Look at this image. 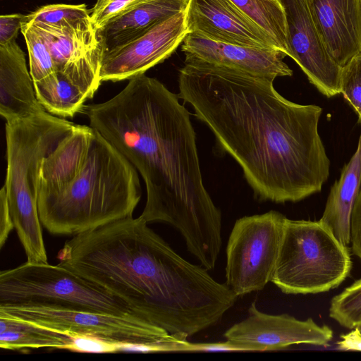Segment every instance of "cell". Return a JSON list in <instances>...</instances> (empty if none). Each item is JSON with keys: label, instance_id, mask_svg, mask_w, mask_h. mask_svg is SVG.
<instances>
[{"label": "cell", "instance_id": "6da1fadb", "mask_svg": "<svg viewBox=\"0 0 361 361\" xmlns=\"http://www.w3.org/2000/svg\"><path fill=\"white\" fill-rule=\"evenodd\" d=\"M178 82L179 99L240 165L257 199L296 202L322 190L330 161L320 106L286 99L272 80L191 57Z\"/></svg>", "mask_w": 361, "mask_h": 361}, {"label": "cell", "instance_id": "7a4b0ae2", "mask_svg": "<svg viewBox=\"0 0 361 361\" xmlns=\"http://www.w3.org/2000/svg\"><path fill=\"white\" fill-rule=\"evenodd\" d=\"M82 111L140 173L147 200L140 216L176 228L188 250L213 269L222 245L221 212L204 185L195 132L178 96L142 74Z\"/></svg>", "mask_w": 361, "mask_h": 361}, {"label": "cell", "instance_id": "3957f363", "mask_svg": "<svg viewBox=\"0 0 361 361\" xmlns=\"http://www.w3.org/2000/svg\"><path fill=\"white\" fill-rule=\"evenodd\" d=\"M147 224L130 216L75 235L59 251V264L136 315L188 339L222 318L233 292L180 257Z\"/></svg>", "mask_w": 361, "mask_h": 361}, {"label": "cell", "instance_id": "277c9868", "mask_svg": "<svg viewBox=\"0 0 361 361\" xmlns=\"http://www.w3.org/2000/svg\"><path fill=\"white\" fill-rule=\"evenodd\" d=\"M141 196L137 171L91 126L75 124L39 170V219L53 235H75L133 216Z\"/></svg>", "mask_w": 361, "mask_h": 361}, {"label": "cell", "instance_id": "5b68a950", "mask_svg": "<svg viewBox=\"0 0 361 361\" xmlns=\"http://www.w3.org/2000/svg\"><path fill=\"white\" fill-rule=\"evenodd\" d=\"M75 125L46 110L6 122L7 168L3 186L14 228L30 259L47 252L37 201L39 170Z\"/></svg>", "mask_w": 361, "mask_h": 361}, {"label": "cell", "instance_id": "8992f818", "mask_svg": "<svg viewBox=\"0 0 361 361\" xmlns=\"http://www.w3.org/2000/svg\"><path fill=\"white\" fill-rule=\"evenodd\" d=\"M352 261L341 243L319 220L286 218L271 281L286 294H315L338 286Z\"/></svg>", "mask_w": 361, "mask_h": 361}, {"label": "cell", "instance_id": "52a82bcc", "mask_svg": "<svg viewBox=\"0 0 361 361\" xmlns=\"http://www.w3.org/2000/svg\"><path fill=\"white\" fill-rule=\"evenodd\" d=\"M54 306L135 314L109 292L58 264L26 262L0 272V305Z\"/></svg>", "mask_w": 361, "mask_h": 361}, {"label": "cell", "instance_id": "ba28073f", "mask_svg": "<svg viewBox=\"0 0 361 361\" xmlns=\"http://www.w3.org/2000/svg\"><path fill=\"white\" fill-rule=\"evenodd\" d=\"M0 312L69 335L133 344L141 352H191L192 343L136 314H113L37 305H0Z\"/></svg>", "mask_w": 361, "mask_h": 361}, {"label": "cell", "instance_id": "9c48e42d", "mask_svg": "<svg viewBox=\"0 0 361 361\" xmlns=\"http://www.w3.org/2000/svg\"><path fill=\"white\" fill-rule=\"evenodd\" d=\"M286 218L271 210L235 221L226 246L225 283L238 297L271 281Z\"/></svg>", "mask_w": 361, "mask_h": 361}, {"label": "cell", "instance_id": "30bf717a", "mask_svg": "<svg viewBox=\"0 0 361 361\" xmlns=\"http://www.w3.org/2000/svg\"><path fill=\"white\" fill-rule=\"evenodd\" d=\"M32 23L48 42L56 73L65 76L87 99L92 98L102 83L104 50L90 17L58 25Z\"/></svg>", "mask_w": 361, "mask_h": 361}, {"label": "cell", "instance_id": "8fae6325", "mask_svg": "<svg viewBox=\"0 0 361 361\" xmlns=\"http://www.w3.org/2000/svg\"><path fill=\"white\" fill-rule=\"evenodd\" d=\"M224 336L239 351H267L299 344L326 347L334 333L328 326L319 325L312 318L300 320L288 314L262 312L254 301L248 308V316Z\"/></svg>", "mask_w": 361, "mask_h": 361}, {"label": "cell", "instance_id": "7c38bea8", "mask_svg": "<svg viewBox=\"0 0 361 361\" xmlns=\"http://www.w3.org/2000/svg\"><path fill=\"white\" fill-rule=\"evenodd\" d=\"M185 16V10L106 52L102 63V82L130 80L168 59L189 33Z\"/></svg>", "mask_w": 361, "mask_h": 361}, {"label": "cell", "instance_id": "4fadbf2b", "mask_svg": "<svg viewBox=\"0 0 361 361\" xmlns=\"http://www.w3.org/2000/svg\"><path fill=\"white\" fill-rule=\"evenodd\" d=\"M285 12L289 57L324 95L340 92L342 67L331 56L315 26L306 0H279Z\"/></svg>", "mask_w": 361, "mask_h": 361}, {"label": "cell", "instance_id": "5bb4252c", "mask_svg": "<svg viewBox=\"0 0 361 361\" xmlns=\"http://www.w3.org/2000/svg\"><path fill=\"white\" fill-rule=\"evenodd\" d=\"M185 11L189 33L219 42L279 50L272 38L231 0H188Z\"/></svg>", "mask_w": 361, "mask_h": 361}, {"label": "cell", "instance_id": "9a60e30c", "mask_svg": "<svg viewBox=\"0 0 361 361\" xmlns=\"http://www.w3.org/2000/svg\"><path fill=\"white\" fill-rule=\"evenodd\" d=\"M181 50L185 57L224 66L274 81L277 77L291 76L293 71L277 49L245 47L209 39L188 33Z\"/></svg>", "mask_w": 361, "mask_h": 361}, {"label": "cell", "instance_id": "2e32d148", "mask_svg": "<svg viewBox=\"0 0 361 361\" xmlns=\"http://www.w3.org/2000/svg\"><path fill=\"white\" fill-rule=\"evenodd\" d=\"M333 59L343 66L361 54V0H306Z\"/></svg>", "mask_w": 361, "mask_h": 361}, {"label": "cell", "instance_id": "e0dca14e", "mask_svg": "<svg viewBox=\"0 0 361 361\" xmlns=\"http://www.w3.org/2000/svg\"><path fill=\"white\" fill-rule=\"evenodd\" d=\"M45 110L38 101L25 55L16 39L0 45V114L5 121Z\"/></svg>", "mask_w": 361, "mask_h": 361}, {"label": "cell", "instance_id": "ac0fdd59", "mask_svg": "<svg viewBox=\"0 0 361 361\" xmlns=\"http://www.w3.org/2000/svg\"><path fill=\"white\" fill-rule=\"evenodd\" d=\"M188 4V0H145L111 20L98 30L104 54L186 10Z\"/></svg>", "mask_w": 361, "mask_h": 361}, {"label": "cell", "instance_id": "d6986e66", "mask_svg": "<svg viewBox=\"0 0 361 361\" xmlns=\"http://www.w3.org/2000/svg\"><path fill=\"white\" fill-rule=\"evenodd\" d=\"M361 187V135L357 149L331 188L319 221L343 245L350 243V218Z\"/></svg>", "mask_w": 361, "mask_h": 361}, {"label": "cell", "instance_id": "ffe728a7", "mask_svg": "<svg viewBox=\"0 0 361 361\" xmlns=\"http://www.w3.org/2000/svg\"><path fill=\"white\" fill-rule=\"evenodd\" d=\"M73 337L0 312V347L8 350H66Z\"/></svg>", "mask_w": 361, "mask_h": 361}, {"label": "cell", "instance_id": "44dd1931", "mask_svg": "<svg viewBox=\"0 0 361 361\" xmlns=\"http://www.w3.org/2000/svg\"><path fill=\"white\" fill-rule=\"evenodd\" d=\"M36 96L49 113L61 118H73L82 111L86 95L59 73L34 83Z\"/></svg>", "mask_w": 361, "mask_h": 361}, {"label": "cell", "instance_id": "7402d4cb", "mask_svg": "<svg viewBox=\"0 0 361 361\" xmlns=\"http://www.w3.org/2000/svg\"><path fill=\"white\" fill-rule=\"evenodd\" d=\"M231 1L272 38L280 51L289 56L286 16L279 0Z\"/></svg>", "mask_w": 361, "mask_h": 361}, {"label": "cell", "instance_id": "603a6c76", "mask_svg": "<svg viewBox=\"0 0 361 361\" xmlns=\"http://www.w3.org/2000/svg\"><path fill=\"white\" fill-rule=\"evenodd\" d=\"M20 31L24 36L29 56L30 73L34 83L56 73L48 42L32 23L23 20Z\"/></svg>", "mask_w": 361, "mask_h": 361}, {"label": "cell", "instance_id": "cb8c5ba5", "mask_svg": "<svg viewBox=\"0 0 361 361\" xmlns=\"http://www.w3.org/2000/svg\"><path fill=\"white\" fill-rule=\"evenodd\" d=\"M329 314L341 326L361 331V279L331 299Z\"/></svg>", "mask_w": 361, "mask_h": 361}, {"label": "cell", "instance_id": "d4e9b609", "mask_svg": "<svg viewBox=\"0 0 361 361\" xmlns=\"http://www.w3.org/2000/svg\"><path fill=\"white\" fill-rule=\"evenodd\" d=\"M90 17V11L85 4H57L42 6L25 15L24 20L35 23L58 25L66 21H75Z\"/></svg>", "mask_w": 361, "mask_h": 361}, {"label": "cell", "instance_id": "484cf974", "mask_svg": "<svg viewBox=\"0 0 361 361\" xmlns=\"http://www.w3.org/2000/svg\"><path fill=\"white\" fill-rule=\"evenodd\" d=\"M340 92L357 113L361 125V54L342 66Z\"/></svg>", "mask_w": 361, "mask_h": 361}, {"label": "cell", "instance_id": "4316f807", "mask_svg": "<svg viewBox=\"0 0 361 361\" xmlns=\"http://www.w3.org/2000/svg\"><path fill=\"white\" fill-rule=\"evenodd\" d=\"M145 0H96L90 11V19L97 30Z\"/></svg>", "mask_w": 361, "mask_h": 361}, {"label": "cell", "instance_id": "83f0119b", "mask_svg": "<svg viewBox=\"0 0 361 361\" xmlns=\"http://www.w3.org/2000/svg\"><path fill=\"white\" fill-rule=\"evenodd\" d=\"M123 344L91 336H73L66 350L80 353H116L121 351Z\"/></svg>", "mask_w": 361, "mask_h": 361}, {"label": "cell", "instance_id": "f1b7e54d", "mask_svg": "<svg viewBox=\"0 0 361 361\" xmlns=\"http://www.w3.org/2000/svg\"><path fill=\"white\" fill-rule=\"evenodd\" d=\"M25 15L11 13L0 16V45L16 40L20 30Z\"/></svg>", "mask_w": 361, "mask_h": 361}, {"label": "cell", "instance_id": "f546056e", "mask_svg": "<svg viewBox=\"0 0 361 361\" xmlns=\"http://www.w3.org/2000/svg\"><path fill=\"white\" fill-rule=\"evenodd\" d=\"M350 243L353 253L361 262V187L351 214Z\"/></svg>", "mask_w": 361, "mask_h": 361}, {"label": "cell", "instance_id": "4dcf8cb0", "mask_svg": "<svg viewBox=\"0 0 361 361\" xmlns=\"http://www.w3.org/2000/svg\"><path fill=\"white\" fill-rule=\"evenodd\" d=\"M14 228L5 188L0 191V248L5 244L9 233Z\"/></svg>", "mask_w": 361, "mask_h": 361}, {"label": "cell", "instance_id": "1f68e13d", "mask_svg": "<svg viewBox=\"0 0 361 361\" xmlns=\"http://www.w3.org/2000/svg\"><path fill=\"white\" fill-rule=\"evenodd\" d=\"M340 338L336 343L339 350L361 351V331L359 329L355 328L346 334L341 335Z\"/></svg>", "mask_w": 361, "mask_h": 361}, {"label": "cell", "instance_id": "d6a6232c", "mask_svg": "<svg viewBox=\"0 0 361 361\" xmlns=\"http://www.w3.org/2000/svg\"><path fill=\"white\" fill-rule=\"evenodd\" d=\"M194 351H239V350L233 343L226 340L219 343H194Z\"/></svg>", "mask_w": 361, "mask_h": 361}]
</instances>
